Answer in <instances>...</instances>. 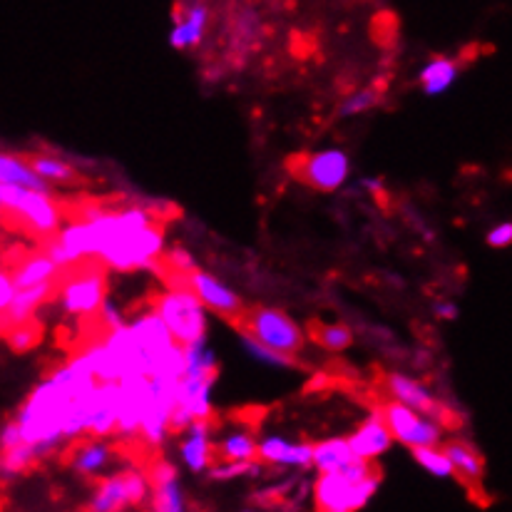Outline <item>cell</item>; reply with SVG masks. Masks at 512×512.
Segmentation results:
<instances>
[{
    "mask_svg": "<svg viewBox=\"0 0 512 512\" xmlns=\"http://www.w3.org/2000/svg\"><path fill=\"white\" fill-rule=\"evenodd\" d=\"M73 403V393L48 376L18 411L15 421L20 423L23 438L35 443L40 458L53 453L55 445L65 438V418Z\"/></svg>",
    "mask_w": 512,
    "mask_h": 512,
    "instance_id": "1",
    "label": "cell"
},
{
    "mask_svg": "<svg viewBox=\"0 0 512 512\" xmlns=\"http://www.w3.org/2000/svg\"><path fill=\"white\" fill-rule=\"evenodd\" d=\"M0 207L5 219H13L15 227L23 224L35 237H55L63 222V207L50 192L20 187V184L0 182Z\"/></svg>",
    "mask_w": 512,
    "mask_h": 512,
    "instance_id": "2",
    "label": "cell"
},
{
    "mask_svg": "<svg viewBox=\"0 0 512 512\" xmlns=\"http://www.w3.org/2000/svg\"><path fill=\"white\" fill-rule=\"evenodd\" d=\"M60 296L65 311L75 316H90L107 301V264L100 256L78 261L60 271Z\"/></svg>",
    "mask_w": 512,
    "mask_h": 512,
    "instance_id": "3",
    "label": "cell"
},
{
    "mask_svg": "<svg viewBox=\"0 0 512 512\" xmlns=\"http://www.w3.org/2000/svg\"><path fill=\"white\" fill-rule=\"evenodd\" d=\"M239 336H252L264 346L274 348V351L286 353V356H296L304 351L306 336L299 329L296 321H291L284 311L269 309V306H252L247 314L234 324Z\"/></svg>",
    "mask_w": 512,
    "mask_h": 512,
    "instance_id": "4",
    "label": "cell"
},
{
    "mask_svg": "<svg viewBox=\"0 0 512 512\" xmlns=\"http://www.w3.org/2000/svg\"><path fill=\"white\" fill-rule=\"evenodd\" d=\"M152 309L165 319L179 346H192L207 339V306L192 289H167L165 294L155 296Z\"/></svg>",
    "mask_w": 512,
    "mask_h": 512,
    "instance_id": "5",
    "label": "cell"
},
{
    "mask_svg": "<svg viewBox=\"0 0 512 512\" xmlns=\"http://www.w3.org/2000/svg\"><path fill=\"white\" fill-rule=\"evenodd\" d=\"M381 473L368 478L348 480L343 473H321L314 485V505L321 512H356L361 510L381 485Z\"/></svg>",
    "mask_w": 512,
    "mask_h": 512,
    "instance_id": "6",
    "label": "cell"
},
{
    "mask_svg": "<svg viewBox=\"0 0 512 512\" xmlns=\"http://www.w3.org/2000/svg\"><path fill=\"white\" fill-rule=\"evenodd\" d=\"M150 478L142 468L122 470L110 478L97 480L95 495L87 510L95 512H117L125 508H140L145 500H152Z\"/></svg>",
    "mask_w": 512,
    "mask_h": 512,
    "instance_id": "7",
    "label": "cell"
},
{
    "mask_svg": "<svg viewBox=\"0 0 512 512\" xmlns=\"http://www.w3.org/2000/svg\"><path fill=\"white\" fill-rule=\"evenodd\" d=\"M348 155L341 150L301 152L286 160V170L316 192H336L348 177Z\"/></svg>",
    "mask_w": 512,
    "mask_h": 512,
    "instance_id": "8",
    "label": "cell"
},
{
    "mask_svg": "<svg viewBox=\"0 0 512 512\" xmlns=\"http://www.w3.org/2000/svg\"><path fill=\"white\" fill-rule=\"evenodd\" d=\"M162 249H165V224L157 219L150 227L112 244L110 249L100 254V259L105 261L107 269L115 271H135L142 269V266L152 269L157 256H162Z\"/></svg>",
    "mask_w": 512,
    "mask_h": 512,
    "instance_id": "9",
    "label": "cell"
},
{
    "mask_svg": "<svg viewBox=\"0 0 512 512\" xmlns=\"http://www.w3.org/2000/svg\"><path fill=\"white\" fill-rule=\"evenodd\" d=\"M378 413L383 416V421L388 423V428L393 430L396 440H401L408 448H418V445H443V426H440L435 418L423 416L416 408L406 406L401 401H386Z\"/></svg>",
    "mask_w": 512,
    "mask_h": 512,
    "instance_id": "10",
    "label": "cell"
},
{
    "mask_svg": "<svg viewBox=\"0 0 512 512\" xmlns=\"http://www.w3.org/2000/svg\"><path fill=\"white\" fill-rule=\"evenodd\" d=\"M386 391H388V396L396 398V401H401V403H406V406L416 408V411H421L423 416L435 418V421H438L443 428H458L460 426V418L455 416L450 408H445L443 403L435 401V396L428 391L426 386H421V383L413 381V378L403 376V373H388Z\"/></svg>",
    "mask_w": 512,
    "mask_h": 512,
    "instance_id": "11",
    "label": "cell"
},
{
    "mask_svg": "<svg viewBox=\"0 0 512 512\" xmlns=\"http://www.w3.org/2000/svg\"><path fill=\"white\" fill-rule=\"evenodd\" d=\"M189 289L199 296V301H202L212 314H217L219 319L229 321L232 326L237 324L249 309V306L242 301V296L234 294V291L227 289L217 276L207 274V271L194 269L192 274H189Z\"/></svg>",
    "mask_w": 512,
    "mask_h": 512,
    "instance_id": "12",
    "label": "cell"
},
{
    "mask_svg": "<svg viewBox=\"0 0 512 512\" xmlns=\"http://www.w3.org/2000/svg\"><path fill=\"white\" fill-rule=\"evenodd\" d=\"M130 329H132V334H135V341H137V346H140L142 356H145L147 376H152V371H155L157 363H160L162 358H165L167 353L177 346L170 326H167L165 319H162V316L152 309V311H147V314L137 316V319L130 324Z\"/></svg>",
    "mask_w": 512,
    "mask_h": 512,
    "instance_id": "13",
    "label": "cell"
},
{
    "mask_svg": "<svg viewBox=\"0 0 512 512\" xmlns=\"http://www.w3.org/2000/svg\"><path fill=\"white\" fill-rule=\"evenodd\" d=\"M152 401V378L132 376L120 381V418H117V433L130 438L140 435L142 421Z\"/></svg>",
    "mask_w": 512,
    "mask_h": 512,
    "instance_id": "14",
    "label": "cell"
},
{
    "mask_svg": "<svg viewBox=\"0 0 512 512\" xmlns=\"http://www.w3.org/2000/svg\"><path fill=\"white\" fill-rule=\"evenodd\" d=\"M55 296H60V279L43 281V284L28 286V289H18L13 304L3 311V331H8L10 326L20 324V321H28L38 314L40 306L45 301H53Z\"/></svg>",
    "mask_w": 512,
    "mask_h": 512,
    "instance_id": "15",
    "label": "cell"
},
{
    "mask_svg": "<svg viewBox=\"0 0 512 512\" xmlns=\"http://www.w3.org/2000/svg\"><path fill=\"white\" fill-rule=\"evenodd\" d=\"M393 440H396V435L388 428V423L383 421L381 413L368 416L361 426L348 435V443H351L353 453H356L358 458L366 460L381 458V455L391 448Z\"/></svg>",
    "mask_w": 512,
    "mask_h": 512,
    "instance_id": "16",
    "label": "cell"
},
{
    "mask_svg": "<svg viewBox=\"0 0 512 512\" xmlns=\"http://www.w3.org/2000/svg\"><path fill=\"white\" fill-rule=\"evenodd\" d=\"M443 450L448 453V458L453 460L455 475H458L468 488L478 490L485 480V458L478 453V448L470 445L468 440L450 438L443 443Z\"/></svg>",
    "mask_w": 512,
    "mask_h": 512,
    "instance_id": "17",
    "label": "cell"
},
{
    "mask_svg": "<svg viewBox=\"0 0 512 512\" xmlns=\"http://www.w3.org/2000/svg\"><path fill=\"white\" fill-rule=\"evenodd\" d=\"M112 448L105 443V438H97V435H80L73 438L68 448V463H73V468L83 475H95L102 465H107L110 460Z\"/></svg>",
    "mask_w": 512,
    "mask_h": 512,
    "instance_id": "18",
    "label": "cell"
},
{
    "mask_svg": "<svg viewBox=\"0 0 512 512\" xmlns=\"http://www.w3.org/2000/svg\"><path fill=\"white\" fill-rule=\"evenodd\" d=\"M259 460L266 465H301L309 468L314 463V445L289 443L284 438H264L259 443Z\"/></svg>",
    "mask_w": 512,
    "mask_h": 512,
    "instance_id": "19",
    "label": "cell"
},
{
    "mask_svg": "<svg viewBox=\"0 0 512 512\" xmlns=\"http://www.w3.org/2000/svg\"><path fill=\"white\" fill-rule=\"evenodd\" d=\"M63 266L53 259L48 252H35L28 254L25 259L15 261L13 264V281L18 284V289H28V286L43 284V281L58 279Z\"/></svg>",
    "mask_w": 512,
    "mask_h": 512,
    "instance_id": "20",
    "label": "cell"
},
{
    "mask_svg": "<svg viewBox=\"0 0 512 512\" xmlns=\"http://www.w3.org/2000/svg\"><path fill=\"white\" fill-rule=\"evenodd\" d=\"M174 30L170 35V43L172 48L184 50V48H194V45L202 40L204 28H207V8L204 5H192L182 13L177 10L174 13Z\"/></svg>",
    "mask_w": 512,
    "mask_h": 512,
    "instance_id": "21",
    "label": "cell"
},
{
    "mask_svg": "<svg viewBox=\"0 0 512 512\" xmlns=\"http://www.w3.org/2000/svg\"><path fill=\"white\" fill-rule=\"evenodd\" d=\"M0 182L20 184V187L38 189V192H50L48 179H43L38 172H35V167L30 165L28 157H20V155L0 157Z\"/></svg>",
    "mask_w": 512,
    "mask_h": 512,
    "instance_id": "22",
    "label": "cell"
},
{
    "mask_svg": "<svg viewBox=\"0 0 512 512\" xmlns=\"http://www.w3.org/2000/svg\"><path fill=\"white\" fill-rule=\"evenodd\" d=\"M212 443H209V421H194L189 428V438L182 443V458L194 473H202L212 460Z\"/></svg>",
    "mask_w": 512,
    "mask_h": 512,
    "instance_id": "23",
    "label": "cell"
},
{
    "mask_svg": "<svg viewBox=\"0 0 512 512\" xmlns=\"http://www.w3.org/2000/svg\"><path fill=\"white\" fill-rule=\"evenodd\" d=\"M356 458L358 455L353 453L348 438H331L314 445V465L319 468V473H339Z\"/></svg>",
    "mask_w": 512,
    "mask_h": 512,
    "instance_id": "24",
    "label": "cell"
},
{
    "mask_svg": "<svg viewBox=\"0 0 512 512\" xmlns=\"http://www.w3.org/2000/svg\"><path fill=\"white\" fill-rule=\"evenodd\" d=\"M455 78H458V60L445 58V55L430 58L426 68L421 70V85L428 95H443L455 83Z\"/></svg>",
    "mask_w": 512,
    "mask_h": 512,
    "instance_id": "25",
    "label": "cell"
},
{
    "mask_svg": "<svg viewBox=\"0 0 512 512\" xmlns=\"http://www.w3.org/2000/svg\"><path fill=\"white\" fill-rule=\"evenodd\" d=\"M30 165L35 167V172L43 179H48L50 184H78L80 174L73 165H68L65 160L53 155H28Z\"/></svg>",
    "mask_w": 512,
    "mask_h": 512,
    "instance_id": "26",
    "label": "cell"
},
{
    "mask_svg": "<svg viewBox=\"0 0 512 512\" xmlns=\"http://www.w3.org/2000/svg\"><path fill=\"white\" fill-rule=\"evenodd\" d=\"M43 324H40L38 319H28V321H20V324L10 326L8 331H3L5 341H8L10 351L15 353H28L33 351L35 346H38L40 341H43Z\"/></svg>",
    "mask_w": 512,
    "mask_h": 512,
    "instance_id": "27",
    "label": "cell"
},
{
    "mask_svg": "<svg viewBox=\"0 0 512 512\" xmlns=\"http://www.w3.org/2000/svg\"><path fill=\"white\" fill-rule=\"evenodd\" d=\"M411 453L418 460V465H423L435 478H450V475H455V465L443 450V445H418V448H411Z\"/></svg>",
    "mask_w": 512,
    "mask_h": 512,
    "instance_id": "28",
    "label": "cell"
},
{
    "mask_svg": "<svg viewBox=\"0 0 512 512\" xmlns=\"http://www.w3.org/2000/svg\"><path fill=\"white\" fill-rule=\"evenodd\" d=\"M35 460H40L35 443L20 440V443L13 445V448H3V463L0 465H3L5 478H10V475L28 473V470L35 465Z\"/></svg>",
    "mask_w": 512,
    "mask_h": 512,
    "instance_id": "29",
    "label": "cell"
},
{
    "mask_svg": "<svg viewBox=\"0 0 512 512\" xmlns=\"http://www.w3.org/2000/svg\"><path fill=\"white\" fill-rule=\"evenodd\" d=\"M309 336L311 341L319 343L326 351H343V348H348L353 343L351 329L343 324H316V321H311Z\"/></svg>",
    "mask_w": 512,
    "mask_h": 512,
    "instance_id": "30",
    "label": "cell"
},
{
    "mask_svg": "<svg viewBox=\"0 0 512 512\" xmlns=\"http://www.w3.org/2000/svg\"><path fill=\"white\" fill-rule=\"evenodd\" d=\"M219 460H259V443L252 433H234L217 448Z\"/></svg>",
    "mask_w": 512,
    "mask_h": 512,
    "instance_id": "31",
    "label": "cell"
},
{
    "mask_svg": "<svg viewBox=\"0 0 512 512\" xmlns=\"http://www.w3.org/2000/svg\"><path fill=\"white\" fill-rule=\"evenodd\" d=\"M182 500L184 498H182V490H179L177 480H170V483L152 488V510L182 512L184 510Z\"/></svg>",
    "mask_w": 512,
    "mask_h": 512,
    "instance_id": "32",
    "label": "cell"
},
{
    "mask_svg": "<svg viewBox=\"0 0 512 512\" xmlns=\"http://www.w3.org/2000/svg\"><path fill=\"white\" fill-rule=\"evenodd\" d=\"M259 468L252 460H219L217 465H212L209 470V478L212 480H234L239 475H256Z\"/></svg>",
    "mask_w": 512,
    "mask_h": 512,
    "instance_id": "33",
    "label": "cell"
},
{
    "mask_svg": "<svg viewBox=\"0 0 512 512\" xmlns=\"http://www.w3.org/2000/svg\"><path fill=\"white\" fill-rule=\"evenodd\" d=\"M381 102V92L378 90H361V92H353L351 97L341 102L339 107V115L341 117H351V115H361V112L371 110Z\"/></svg>",
    "mask_w": 512,
    "mask_h": 512,
    "instance_id": "34",
    "label": "cell"
},
{
    "mask_svg": "<svg viewBox=\"0 0 512 512\" xmlns=\"http://www.w3.org/2000/svg\"><path fill=\"white\" fill-rule=\"evenodd\" d=\"M242 343H244V348H247V351L252 353L254 358H259V361L271 363V366H296V358L294 356H286V353L274 351V348L264 346V343H259L256 339H252V336H242Z\"/></svg>",
    "mask_w": 512,
    "mask_h": 512,
    "instance_id": "35",
    "label": "cell"
},
{
    "mask_svg": "<svg viewBox=\"0 0 512 512\" xmlns=\"http://www.w3.org/2000/svg\"><path fill=\"white\" fill-rule=\"evenodd\" d=\"M142 470H145L147 478H150L152 488H157V485H165V483H170V480L177 478V470H174V465L167 463V460H162V458H157V460L150 458V463L142 465Z\"/></svg>",
    "mask_w": 512,
    "mask_h": 512,
    "instance_id": "36",
    "label": "cell"
},
{
    "mask_svg": "<svg viewBox=\"0 0 512 512\" xmlns=\"http://www.w3.org/2000/svg\"><path fill=\"white\" fill-rule=\"evenodd\" d=\"M160 259L165 261V264H170L172 269L187 271V274H192V271L197 269V264H194V256L189 252H184V249H172V252L162 254Z\"/></svg>",
    "mask_w": 512,
    "mask_h": 512,
    "instance_id": "37",
    "label": "cell"
},
{
    "mask_svg": "<svg viewBox=\"0 0 512 512\" xmlns=\"http://www.w3.org/2000/svg\"><path fill=\"white\" fill-rule=\"evenodd\" d=\"M97 319H100V324L105 326L107 331L117 329V326H125V319H122V314L117 311V306L112 304V301H105V304L100 306V311H97Z\"/></svg>",
    "mask_w": 512,
    "mask_h": 512,
    "instance_id": "38",
    "label": "cell"
},
{
    "mask_svg": "<svg viewBox=\"0 0 512 512\" xmlns=\"http://www.w3.org/2000/svg\"><path fill=\"white\" fill-rule=\"evenodd\" d=\"M15 294H18V284L13 281L10 271H3V276H0V311H5L13 304Z\"/></svg>",
    "mask_w": 512,
    "mask_h": 512,
    "instance_id": "39",
    "label": "cell"
},
{
    "mask_svg": "<svg viewBox=\"0 0 512 512\" xmlns=\"http://www.w3.org/2000/svg\"><path fill=\"white\" fill-rule=\"evenodd\" d=\"M488 244L493 249L510 247V244H512V222L500 224V227H495L493 232H488Z\"/></svg>",
    "mask_w": 512,
    "mask_h": 512,
    "instance_id": "40",
    "label": "cell"
},
{
    "mask_svg": "<svg viewBox=\"0 0 512 512\" xmlns=\"http://www.w3.org/2000/svg\"><path fill=\"white\" fill-rule=\"evenodd\" d=\"M0 440H3V448H13V445H18L23 438V430H20V423L18 421H10L3 426V433H0Z\"/></svg>",
    "mask_w": 512,
    "mask_h": 512,
    "instance_id": "41",
    "label": "cell"
},
{
    "mask_svg": "<svg viewBox=\"0 0 512 512\" xmlns=\"http://www.w3.org/2000/svg\"><path fill=\"white\" fill-rule=\"evenodd\" d=\"M433 314L443 321L458 319V306L450 304V301H440V304L433 306Z\"/></svg>",
    "mask_w": 512,
    "mask_h": 512,
    "instance_id": "42",
    "label": "cell"
}]
</instances>
